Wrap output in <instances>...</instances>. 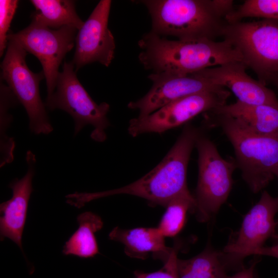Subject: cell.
Masks as SVG:
<instances>
[{
	"label": "cell",
	"instance_id": "11",
	"mask_svg": "<svg viewBox=\"0 0 278 278\" xmlns=\"http://www.w3.org/2000/svg\"><path fill=\"white\" fill-rule=\"evenodd\" d=\"M226 89L187 96L164 105L151 114L131 119L128 130L133 137L148 133H162L187 123L198 114L226 104Z\"/></svg>",
	"mask_w": 278,
	"mask_h": 278
},
{
	"label": "cell",
	"instance_id": "30",
	"mask_svg": "<svg viewBox=\"0 0 278 278\" xmlns=\"http://www.w3.org/2000/svg\"><path fill=\"white\" fill-rule=\"evenodd\" d=\"M276 238H278V234H277L275 236V237H274L273 239H275Z\"/></svg>",
	"mask_w": 278,
	"mask_h": 278
},
{
	"label": "cell",
	"instance_id": "15",
	"mask_svg": "<svg viewBox=\"0 0 278 278\" xmlns=\"http://www.w3.org/2000/svg\"><path fill=\"white\" fill-rule=\"evenodd\" d=\"M27 170L20 179H15L9 184L12 196L0 205L1 240L8 238L23 251L22 238L27 217L29 200L33 191L32 178L34 175L36 156L31 151L26 153Z\"/></svg>",
	"mask_w": 278,
	"mask_h": 278
},
{
	"label": "cell",
	"instance_id": "9",
	"mask_svg": "<svg viewBox=\"0 0 278 278\" xmlns=\"http://www.w3.org/2000/svg\"><path fill=\"white\" fill-rule=\"evenodd\" d=\"M277 212L278 197L263 192L259 201L244 217L239 231L222 251L228 271L244 268L245 257L264 247L268 239L274 237L277 234L274 217Z\"/></svg>",
	"mask_w": 278,
	"mask_h": 278
},
{
	"label": "cell",
	"instance_id": "5",
	"mask_svg": "<svg viewBox=\"0 0 278 278\" xmlns=\"http://www.w3.org/2000/svg\"><path fill=\"white\" fill-rule=\"evenodd\" d=\"M222 37L239 51L242 62L265 85L278 74V20L228 23Z\"/></svg>",
	"mask_w": 278,
	"mask_h": 278
},
{
	"label": "cell",
	"instance_id": "3",
	"mask_svg": "<svg viewBox=\"0 0 278 278\" xmlns=\"http://www.w3.org/2000/svg\"><path fill=\"white\" fill-rule=\"evenodd\" d=\"M148 9L151 31L179 40H215L222 37L229 23L227 16L234 9L231 0H144L137 1Z\"/></svg>",
	"mask_w": 278,
	"mask_h": 278
},
{
	"label": "cell",
	"instance_id": "4",
	"mask_svg": "<svg viewBox=\"0 0 278 278\" xmlns=\"http://www.w3.org/2000/svg\"><path fill=\"white\" fill-rule=\"evenodd\" d=\"M210 112L233 146L243 179L253 193L262 190L274 179L278 168V136L248 132L230 116Z\"/></svg>",
	"mask_w": 278,
	"mask_h": 278
},
{
	"label": "cell",
	"instance_id": "2",
	"mask_svg": "<svg viewBox=\"0 0 278 278\" xmlns=\"http://www.w3.org/2000/svg\"><path fill=\"white\" fill-rule=\"evenodd\" d=\"M138 45L140 62L152 73L186 75L229 62L242 61L239 51L227 40H170L151 31Z\"/></svg>",
	"mask_w": 278,
	"mask_h": 278
},
{
	"label": "cell",
	"instance_id": "20",
	"mask_svg": "<svg viewBox=\"0 0 278 278\" xmlns=\"http://www.w3.org/2000/svg\"><path fill=\"white\" fill-rule=\"evenodd\" d=\"M222 251L208 244L194 257L177 259L179 278H227L228 270L223 260Z\"/></svg>",
	"mask_w": 278,
	"mask_h": 278
},
{
	"label": "cell",
	"instance_id": "12",
	"mask_svg": "<svg viewBox=\"0 0 278 278\" xmlns=\"http://www.w3.org/2000/svg\"><path fill=\"white\" fill-rule=\"evenodd\" d=\"M112 1L101 0L78 30L72 63L76 72L84 65L98 62L109 66L114 57V37L108 27Z\"/></svg>",
	"mask_w": 278,
	"mask_h": 278
},
{
	"label": "cell",
	"instance_id": "29",
	"mask_svg": "<svg viewBox=\"0 0 278 278\" xmlns=\"http://www.w3.org/2000/svg\"><path fill=\"white\" fill-rule=\"evenodd\" d=\"M274 176L275 177H276L277 179H278V168L277 169V170L275 171V173H274ZM276 223H277V227H276V228L278 229V220H276Z\"/></svg>",
	"mask_w": 278,
	"mask_h": 278
},
{
	"label": "cell",
	"instance_id": "28",
	"mask_svg": "<svg viewBox=\"0 0 278 278\" xmlns=\"http://www.w3.org/2000/svg\"><path fill=\"white\" fill-rule=\"evenodd\" d=\"M275 86L278 89V74L274 75L271 79L270 83Z\"/></svg>",
	"mask_w": 278,
	"mask_h": 278
},
{
	"label": "cell",
	"instance_id": "18",
	"mask_svg": "<svg viewBox=\"0 0 278 278\" xmlns=\"http://www.w3.org/2000/svg\"><path fill=\"white\" fill-rule=\"evenodd\" d=\"M36 8L32 20L53 29L71 26L79 30L84 22L77 15L75 3L70 0H31Z\"/></svg>",
	"mask_w": 278,
	"mask_h": 278
},
{
	"label": "cell",
	"instance_id": "6",
	"mask_svg": "<svg viewBox=\"0 0 278 278\" xmlns=\"http://www.w3.org/2000/svg\"><path fill=\"white\" fill-rule=\"evenodd\" d=\"M72 62L65 61L59 72L56 91L47 97L45 106L49 110L60 109L68 113L74 121V135L90 125L93 127L91 138L98 142L107 138L105 132L110 126L107 118L110 105L96 103L79 81Z\"/></svg>",
	"mask_w": 278,
	"mask_h": 278
},
{
	"label": "cell",
	"instance_id": "19",
	"mask_svg": "<svg viewBox=\"0 0 278 278\" xmlns=\"http://www.w3.org/2000/svg\"><path fill=\"white\" fill-rule=\"evenodd\" d=\"M77 221L79 228L65 243L63 253L92 257L99 253L95 233L102 228L103 221L99 216L91 212L79 214Z\"/></svg>",
	"mask_w": 278,
	"mask_h": 278
},
{
	"label": "cell",
	"instance_id": "27",
	"mask_svg": "<svg viewBox=\"0 0 278 278\" xmlns=\"http://www.w3.org/2000/svg\"><path fill=\"white\" fill-rule=\"evenodd\" d=\"M276 243L269 247H263L256 250L253 253L254 255H265L278 258V238L274 239Z\"/></svg>",
	"mask_w": 278,
	"mask_h": 278
},
{
	"label": "cell",
	"instance_id": "13",
	"mask_svg": "<svg viewBox=\"0 0 278 278\" xmlns=\"http://www.w3.org/2000/svg\"><path fill=\"white\" fill-rule=\"evenodd\" d=\"M148 77L153 83L148 92L128 104L129 108L139 111L138 116L149 115L172 101L187 96L225 89L213 84L199 71L186 75L151 73Z\"/></svg>",
	"mask_w": 278,
	"mask_h": 278
},
{
	"label": "cell",
	"instance_id": "8",
	"mask_svg": "<svg viewBox=\"0 0 278 278\" xmlns=\"http://www.w3.org/2000/svg\"><path fill=\"white\" fill-rule=\"evenodd\" d=\"M6 52L1 63V78L24 107L29 129L35 134H48L53 130L45 105L40 95L39 83L45 78L43 71L34 73L26 62L27 51L15 40L8 36Z\"/></svg>",
	"mask_w": 278,
	"mask_h": 278
},
{
	"label": "cell",
	"instance_id": "1",
	"mask_svg": "<svg viewBox=\"0 0 278 278\" xmlns=\"http://www.w3.org/2000/svg\"><path fill=\"white\" fill-rule=\"evenodd\" d=\"M201 133L199 128L186 124L164 158L149 173L133 183L117 189L69 194L67 196L68 203L80 208L95 199L127 194L165 207L174 198L190 194L186 182L187 167L192 150Z\"/></svg>",
	"mask_w": 278,
	"mask_h": 278
},
{
	"label": "cell",
	"instance_id": "10",
	"mask_svg": "<svg viewBox=\"0 0 278 278\" xmlns=\"http://www.w3.org/2000/svg\"><path fill=\"white\" fill-rule=\"evenodd\" d=\"M77 30L71 26L53 29L32 20L30 24L22 30L8 34L40 61L46 81L47 97L55 90L59 66L66 54L73 48Z\"/></svg>",
	"mask_w": 278,
	"mask_h": 278
},
{
	"label": "cell",
	"instance_id": "23",
	"mask_svg": "<svg viewBox=\"0 0 278 278\" xmlns=\"http://www.w3.org/2000/svg\"><path fill=\"white\" fill-rule=\"evenodd\" d=\"M246 18H259L278 20V0H246L227 18L229 23Z\"/></svg>",
	"mask_w": 278,
	"mask_h": 278
},
{
	"label": "cell",
	"instance_id": "25",
	"mask_svg": "<svg viewBox=\"0 0 278 278\" xmlns=\"http://www.w3.org/2000/svg\"><path fill=\"white\" fill-rule=\"evenodd\" d=\"M177 248H173L168 258L164 262L163 268L157 271L145 273L140 271L134 272V278H179L177 270Z\"/></svg>",
	"mask_w": 278,
	"mask_h": 278
},
{
	"label": "cell",
	"instance_id": "16",
	"mask_svg": "<svg viewBox=\"0 0 278 278\" xmlns=\"http://www.w3.org/2000/svg\"><path fill=\"white\" fill-rule=\"evenodd\" d=\"M109 237L124 244L127 255L140 259L146 258L151 253L155 258L164 263L173 249L165 246V237L158 228L121 229L116 227L110 232Z\"/></svg>",
	"mask_w": 278,
	"mask_h": 278
},
{
	"label": "cell",
	"instance_id": "22",
	"mask_svg": "<svg viewBox=\"0 0 278 278\" xmlns=\"http://www.w3.org/2000/svg\"><path fill=\"white\" fill-rule=\"evenodd\" d=\"M0 90V167H2L14 160L15 142L7 133L12 119L8 110L18 100L9 87L2 82Z\"/></svg>",
	"mask_w": 278,
	"mask_h": 278
},
{
	"label": "cell",
	"instance_id": "7",
	"mask_svg": "<svg viewBox=\"0 0 278 278\" xmlns=\"http://www.w3.org/2000/svg\"><path fill=\"white\" fill-rule=\"evenodd\" d=\"M195 147L198 153V179L194 196L195 214L200 222H207L227 201L233 184L235 161L227 160L215 144L202 133Z\"/></svg>",
	"mask_w": 278,
	"mask_h": 278
},
{
	"label": "cell",
	"instance_id": "21",
	"mask_svg": "<svg viewBox=\"0 0 278 278\" xmlns=\"http://www.w3.org/2000/svg\"><path fill=\"white\" fill-rule=\"evenodd\" d=\"M165 207L158 228L164 237H173L182 229L187 213H195L196 200L191 194L184 195L171 200Z\"/></svg>",
	"mask_w": 278,
	"mask_h": 278
},
{
	"label": "cell",
	"instance_id": "24",
	"mask_svg": "<svg viewBox=\"0 0 278 278\" xmlns=\"http://www.w3.org/2000/svg\"><path fill=\"white\" fill-rule=\"evenodd\" d=\"M17 0L0 1V56L2 57L8 45L7 32L18 6Z\"/></svg>",
	"mask_w": 278,
	"mask_h": 278
},
{
	"label": "cell",
	"instance_id": "17",
	"mask_svg": "<svg viewBox=\"0 0 278 278\" xmlns=\"http://www.w3.org/2000/svg\"><path fill=\"white\" fill-rule=\"evenodd\" d=\"M232 117L245 131L264 136H278V108L268 105H249L237 101L212 110Z\"/></svg>",
	"mask_w": 278,
	"mask_h": 278
},
{
	"label": "cell",
	"instance_id": "14",
	"mask_svg": "<svg viewBox=\"0 0 278 278\" xmlns=\"http://www.w3.org/2000/svg\"><path fill=\"white\" fill-rule=\"evenodd\" d=\"M247 66L242 61H234L199 71L213 84L228 88L238 101L249 105H268L278 108L274 92L246 73Z\"/></svg>",
	"mask_w": 278,
	"mask_h": 278
},
{
	"label": "cell",
	"instance_id": "26",
	"mask_svg": "<svg viewBox=\"0 0 278 278\" xmlns=\"http://www.w3.org/2000/svg\"><path fill=\"white\" fill-rule=\"evenodd\" d=\"M259 262L258 258H255L248 268H244L231 276L228 275L227 278H259L255 272L256 266Z\"/></svg>",
	"mask_w": 278,
	"mask_h": 278
}]
</instances>
